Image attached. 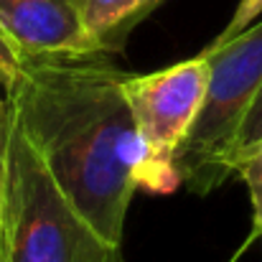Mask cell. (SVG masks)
Masks as SVG:
<instances>
[{
    "mask_svg": "<svg viewBox=\"0 0 262 262\" xmlns=\"http://www.w3.org/2000/svg\"><path fill=\"white\" fill-rule=\"evenodd\" d=\"M125 74L107 54L23 59L8 89L10 117L59 188L120 247L145 171V150L122 94Z\"/></svg>",
    "mask_w": 262,
    "mask_h": 262,
    "instance_id": "1",
    "label": "cell"
},
{
    "mask_svg": "<svg viewBox=\"0 0 262 262\" xmlns=\"http://www.w3.org/2000/svg\"><path fill=\"white\" fill-rule=\"evenodd\" d=\"M3 262H125L59 188L49 166L10 117L5 125Z\"/></svg>",
    "mask_w": 262,
    "mask_h": 262,
    "instance_id": "2",
    "label": "cell"
},
{
    "mask_svg": "<svg viewBox=\"0 0 262 262\" xmlns=\"http://www.w3.org/2000/svg\"><path fill=\"white\" fill-rule=\"evenodd\" d=\"M201 54L209 56V84L196 122L176 153V173L191 193L206 196L234 176L239 127L262 87V18Z\"/></svg>",
    "mask_w": 262,
    "mask_h": 262,
    "instance_id": "3",
    "label": "cell"
},
{
    "mask_svg": "<svg viewBox=\"0 0 262 262\" xmlns=\"http://www.w3.org/2000/svg\"><path fill=\"white\" fill-rule=\"evenodd\" d=\"M206 84L209 56L204 54L153 74H125L122 94L145 150L140 188L168 193L181 183L176 173V153L196 122Z\"/></svg>",
    "mask_w": 262,
    "mask_h": 262,
    "instance_id": "4",
    "label": "cell"
},
{
    "mask_svg": "<svg viewBox=\"0 0 262 262\" xmlns=\"http://www.w3.org/2000/svg\"><path fill=\"white\" fill-rule=\"evenodd\" d=\"M0 38L18 61L89 54L79 0H0Z\"/></svg>",
    "mask_w": 262,
    "mask_h": 262,
    "instance_id": "5",
    "label": "cell"
},
{
    "mask_svg": "<svg viewBox=\"0 0 262 262\" xmlns=\"http://www.w3.org/2000/svg\"><path fill=\"white\" fill-rule=\"evenodd\" d=\"M166 0H79V23L89 54L120 56L130 33Z\"/></svg>",
    "mask_w": 262,
    "mask_h": 262,
    "instance_id": "6",
    "label": "cell"
},
{
    "mask_svg": "<svg viewBox=\"0 0 262 262\" xmlns=\"http://www.w3.org/2000/svg\"><path fill=\"white\" fill-rule=\"evenodd\" d=\"M234 176H239L250 191L255 232L262 234V143L250 145L234 156Z\"/></svg>",
    "mask_w": 262,
    "mask_h": 262,
    "instance_id": "7",
    "label": "cell"
},
{
    "mask_svg": "<svg viewBox=\"0 0 262 262\" xmlns=\"http://www.w3.org/2000/svg\"><path fill=\"white\" fill-rule=\"evenodd\" d=\"M260 15H262V0H239V5H237L234 15L229 18V23L224 26V31H222V33L209 43V46H219V43H224V41L234 38L239 31H245L247 26H252Z\"/></svg>",
    "mask_w": 262,
    "mask_h": 262,
    "instance_id": "8",
    "label": "cell"
},
{
    "mask_svg": "<svg viewBox=\"0 0 262 262\" xmlns=\"http://www.w3.org/2000/svg\"><path fill=\"white\" fill-rule=\"evenodd\" d=\"M18 69V59L13 56V51L5 46V41L0 38V140H5V125H8V89L13 84Z\"/></svg>",
    "mask_w": 262,
    "mask_h": 262,
    "instance_id": "9",
    "label": "cell"
},
{
    "mask_svg": "<svg viewBox=\"0 0 262 262\" xmlns=\"http://www.w3.org/2000/svg\"><path fill=\"white\" fill-rule=\"evenodd\" d=\"M257 143H262V87L252 102V107H250V112H247V117H245V122H242V127H239L237 153L250 148V145H257Z\"/></svg>",
    "mask_w": 262,
    "mask_h": 262,
    "instance_id": "10",
    "label": "cell"
},
{
    "mask_svg": "<svg viewBox=\"0 0 262 262\" xmlns=\"http://www.w3.org/2000/svg\"><path fill=\"white\" fill-rule=\"evenodd\" d=\"M5 206V153H3V140H0V214Z\"/></svg>",
    "mask_w": 262,
    "mask_h": 262,
    "instance_id": "11",
    "label": "cell"
},
{
    "mask_svg": "<svg viewBox=\"0 0 262 262\" xmlns=\"http://www.w3.org/2000/svg\"><path fill=\"white\" fill-rule=\"evenodd\" d=\"M0 262H3V214H0Z\"/></svg>",
    "mask_w": 262,
    "mask_h": 262,
    "instance_id": "12",
    "label": "cell"
}]
</instances>
